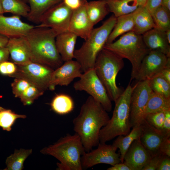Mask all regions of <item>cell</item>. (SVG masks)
Here are the masks:
<instances>
[{
  "label": "cell",
  "mask_w": 170,
  "mask_h": 170,
  "mask_svg": "<svg viewBox=\"0 0 170 170\" xmlns=\"http://www.w3.org/2000/svg\"><path fill=\"white\" fill-rule=\"evenodd\" d=\"M144 42L150 50L160 51L170 57V46L165 31L157 27L152 29L142 35Z\"/></svg>",
  "instance_id": "44dd1931"
},
{
  "label": "cell",
  "mask_w": 170,
  "mask_h": 170,
  "mask_svg": "<svg viewBox=\"0 0 170 170\" xmlns=\"http://www.w3.org/2000/svg\"><path fill=\"white\" fill-rule=\"evenodd\" d=\"M153 92L170 98V83L159 74L148 80Z\"/></svg>",
  "instance_id": "e575fe53"
},
{
  "label": "cell",
  "mask_w": 170,
  "mask_h": 170,
  "mask_svg": "<svg viewBox=\"0 0 170 170\" xmlns=\"http://www.w3.org/2000/svg\"><path fill=\"white\" fill-rule=\"evenodd\" d=\"M151 157L139 138L133 141L128 150L124 157L123 163L130 170H142Z\"/></svg>",
  "instance_id": "ac0fdd59"
},
{
  "label": "cell",
  "mask_w": 170,
  "mask_h": 170,
  "mask_svg": "<svg viewBox=\"0 0 170 170\" xmlns=\"http://www.w3.org/2000/svg\"><path fill=\"white\" fill-rule=\"evenodd\" d=\"M170 65V57L158 51L150 50L143 59L135 79L149 80Z\"/></svg>",
  "instance_id": "4fadbf2b"
},
{
  "label": "cell",
  "mask_w": 170,
  "mask_h": 170,
  "mask_svg": "<svg viewBox=\"0 0 170 170\" xmlns=\"http://www.w3.org/2000/svg\"><path fill=\"white\" fill-rule=\"evenodd\" d=\"M62 2L69 8L73 11L80 7L82 0H63Z\"/></svg>",
  "instance_id": "60d3db41"
},
{
  "label": "cell",
  "mask_w": 170,
  "mask_h": 170,
  "mask_svg": "<svg viewBox=\"0 0 170 170\" xmlns=\"http://www.w3.org/2000/svg\"><path fill=\"white\" fill-rule=\"evenodd\" d=\"M133 27V13L117 17L115 25L109 36L106 44L114 42L120 35L132 31Z\"/></svg>",
  "instance_id": "4316f807"
},
{
  "label": "cell",
  "mask_w": 170,
  "mask_h": 170,
  "mask_svg": "<svg viewBox=\"0 0 170 170\" xmlns=\"http://www.w3.org/2000/svg\"><path fill=\"white\" fill-rule=\"evenodd\" d=\"M52 110L60 115H65L71 112L74 108L72 98L65 94L57 95L50 104Z\"/></svg>",
  "instance_id": "4dcf8cb0"
},
{
  "label": "cell",
  "mask_w": 170,
  "mask_h": 170,
  "mask_svg": "<svg viewBox=\"0 0 170 170\" xmlns=\"http://www.w3.org/2000/svg\"><path fill=\"white\" fill-rule=\"evenodd\" d=\"M13 62L23 65L32 62L29 44L24 36L9 39L6 46Z\"/></svg>",
  "instance_id": "d6986e66"
},
{
  "label": "cell",
  "mask_w": 170,
  "mask_h": 170,
  "mask_svg": "<svg viewBox=\"0 0 170 170\" xmlns=\"http://www.w3.org/2000/svg\"><path fill=\"white\" fill-rule=\"evenodd\" d=\"M62 0H28L30 9L27 18L31 22L38 25L44 14Z\"/></svg>",
  "instance_id": "cb8c5ba5"
},
{
  "label": "cell",
  "mask_w": 170,
  "mask_h": 170,
  "mask_svg": "<svg viewBox=\"0 0 170 170\" xmlns=\"http://www.w3.org/2000/svg\"><path fill=\"white\" fill-rule=\"evenodd\" d=\"M166 37L168 43L170 44V29L165 31Z\"/></svg>",
  "instance_id": "f907efd6"
},
{
  "label": "cell",
  "mask_w": 170,
  "mask_h": 170,
  "mask_svg": "<svg viewBox=\"0 0 170 170\" xmlns=\"http://www.w3.org/2000/svg\"><path fill=\"white\" fill-rule=\"evenodd\" d=\"M141 132L140 141L151 157L161 153L160 148L163 141L170 135L149 124L144 119L140 124Z\"/></svg>",
  "instance_id": "9a60e30c"
},
{
  "label": "cell",
  "mask_w": 170,
  "mask_h": 170,
  "mask_svg": "<svg viewBox=\"0 0 170 170\" xmlns=\"http://www.w3.org/2000/svg\"><path fill=\"white\" fill-rule=\"evenodd\" d=\"M162 0H147L144 7L151 14L161 5Z\"/></svg>",
  "instance_id": "ab89813d"
},
{
  "label": "cell",
  "mask_w": 170,
  "mask_h": 170,
  "mask_svg": "<svg viewBox=\"0 0 170 170\" xmlns=\"http://www.w3.org/2000/svg\"><path fill=\"white\" fill-rule=\"evenodd\" d=\"M82 72L81 66L76 60L64 62L53 71L48 89L53 91L58 85L67 86L74 79L80 78Z\"/></svg>",
  "instance_id": "5bb4252c"
},
{
  "label": "cell",
  "mask_w": 170,
  "mask_h": 170,
  "mask_svg": "<svg viewBox=\"0 0 170 170\" xmlns=\"http://www.w3.org/2000/svg\"><path fill=\"white\" fill-rule=\"evenodd\" d=\"M117 18L110 16L99 27L94 28L81 47L75 49L74 58L83 73L94 68L97 57L106 44L116 23Z\"/></svg>",
  "instance_id": "3957f363"
},
{
  "label": "cell",
  "mask_w": 170,
  "mask_h": 170,
  "mask_svg": "<svg viewBox=\"0 0 170 170\" xmlns=\"http://www.w3.org/2000/svg\"><path fill=\"white\" fill-rule=\"evenodd\" d=\"M4 13L2 5L1 0H0V14H3Z\"/></svg>",
  "instance_id": "816d5d0a"
},
{
  "label": "cell",
  "mask_w": 170,
  "mask_h": 170,
  "mask_svg": "<svg viewBox=\"0 0 170 170\" xmlns=\"http://www.w3.org/2000/svg\"><path fill=\"white\" fill-rule=\"evenodd\" d=\"M107 170H130L129 168L123 162L116 164L108 168Z\"/></svg>",
  "instance_id": "f6af8a7d"
},
{
  "label": "cell",
  "mask_w": 170,
  "mask_h": 170,
  "mask_svg": "<svg viewBox=\"0 0 170 170\" xmlns=\"http://www.w3.org/2000/svg\"><path fill=\"white\" fill-rule=\"evenodd\" d=\"M80 79L73 84L74 89L86 92L99 103L108 112L112 109L111 100L94 68L83 72Z\"/></svg>",
  "instance_id": "ba28073f"
},
{
  "label": "cell",
  "mask_w": 170,
  "mask_h": 170,
  "mask_svg": "<svg viewBox=\"0 0 170 170\" xmlns=\"http://www.w3.org/2000/svg\"><path fill=\"white\" fill-rule=\"evenodd\" d=\"M161 5L170 11V0H162Z\"/></svg>",
  "instance_id": "c3c4849f"
},
{
  "label": "cell",
  "mask_w": 170,
  "mask_h": 170,
  "mask_svg": "<svg viewBox=\"0 0 170 170\" xmlns=\"http://www.w3.org/2000/svg\"><path fill=\"white\" fill-rule=\"evenodd\" d=\"M110 119L102 105L89 96L82 105L78 115L73 120L74 131L80 137L85 152L97 146L99 143L100 131Z\"/></svg>",
  "instance_id": "6da1fadb"
},
{
  "label": "cell",
  "mask_w": 170,
  "mask_h": 170,
  "mask_svg": "<svg viewBox=\"0 0 170 170\" xmlns=\"http://www.w3.org/2000/svg\"><path fill=\"white\" fill-rule=\"evenodd\" d=\"M170 110V98L166 97L153 92L144 110V117L149 113Z\"/></svg>",
  "instance_id": "f1b7e54d"
},
{
  "label": "cell",
  "mask_w": 170,
  "mask_h": 170,
  "mask_svg": "<svg viewBox=\"0 0 170 170\" xmlns=\"http://www.w3.org/2000/svg\"><path fill=\"white\" fill-rule=\"evenodd\" d=\"M9 56V51L6 47H0V64L7 61Z\"/></svg>",
  "instance_id": "ee69618b"
},
{
  "label": "cell",
  "mask_w": 170,
  "mask_h": 170,
  "mask_svg": "<svg viewBox=\"0 0 170 170\" xmlns=\"http://www.w3.org/2000/svg\"><path fill=\"white\" fill-rule=\"evenodd\" d=\"M4 13H9L27 18L30 11V7L22 0H1Z\"/></svg>",
  "instance_id": "f546056e"
},
{
  "label": "cell",
  "mask_w": 170,
  "mask_h": 170,
  "mask_svg": "<svg viewBox=\"0 0 170 170\" xmlns=\"http://www.w3.org/2000/svg\"><path fill=\"white\" fill-rule=\"evenodd\" d=\"M72 11L62 1L46 11L36 26L50 28L58 34L68 31Z\"/></svg>",
  "instance_id": "8fae6325"
},
{
  "label": "cell",
  "mask_w": 170,
  "mask_h": 170,
  "mask_svg": "<svg viewBox=\"0 0 170 170\" xmlns=\"http://www.w3.org/2000/svg\"><path fill=\"white\" fill-rule=\"evenodd\" d=\"M11 87L14 96L19 98L25 105L32 104L44 93L27 80L21 78H15Z\"/></svg>",
  "instance_id": "ffe728a7"
},
{
  "label": "cell",
  "mask_w": 170,
  "mask_h": 170,
  "mask_svg": "<svg viewBox=\"0 0 170 170\" xmlns=\"http://www.w3.org/2000/svg\"><path fill=\"white\" fill-rule=\"evenodd\" d=\"M16 65V71L10 76L26 80L44 92L48 88L54 69L33 62Z\"/></svg>",
  "instance_id": "9c48e42d"
},
{
  "label": "cell",
  "mask_w": 170,
  "mask_h": 170,
  "mask_svg": "<svg viewBox=\"0 0 170 170\" xmlns=\"http://www.w3.org/2000/svg\"><path fill=\"white\" fill-rule=\"evenodd\" d=\"M160 150L161 153L170 157V137L167 138L163 141Z\"/></svg>",
  "instance_id": "b9f144b4"
},
{
  "label": "cell",
  "mask_w": 170,
  "mask_h": 170,
  "mask_svg": "<svg viewBox=\"0 0 170 170\" xmlns=\"http://www.w3.org/2000/svg\"><path fill=\"white\" fill-rule=\"evenodd\" d=\"M8 40L7 37L0 34V47H6Z\"/></svg>",
  "instance_id": "7dc6e473"
},
{
  "label": "cell",
  "mask_w": 170,
  "mask_h": 170,
  "mask_svg": "<svg viewBox=\"0 0 170 170\" xmlns=\"http://www.w3.org/2000/svg\"><path fill=\"white\" fill-rule=\"evenodd\" d=\"M109 12L116 18L133 13L139 7L136 0H106Z\"/></svg>",
  "instance_id": "484cf974"
},
{
  "label": "cell",
  "mask_w": 170,
  "mask_h": 170,
  "mask_svg": "<svg viewBox=\"0 0 170 170\" xmlns=\"http://www.w3.org/2000/svg\"><path fill=\"white\" fill-rule=\"evenodd\" d=\"M159 74L169 83H170V65L164 68Z\"/></svg>",
  "instance_id": "bcb514c9"
},
{
  "label": "cell",
  "mask_w": 170,
  "mask_h": 170,
  "mask_svg": "<svg viewBox=\"0 0 170 170\" xmlns=\"http://www.w3.org/2000/svg\"><path fill=\"white\" fill-rule=\"evenodd\" d=\"M141 132L140 124L133 127L127 135H120L113 142L112 145L119 149L121 162H123L124 157L128 150L135 140L139 138Z\"/></svg>",
  "instance_id": "d4e9b609"
},
{
  "label": "cell",
  "mask_w": 170,
  "mask_h": 170,
  "mask_svg": "<svg viewBox=\"0 0 170 170\" xmlns=\"http://www.w3.org/2000/svg\"><path fill=\"white\" fill-rule=\"evenodd\" d=\"M97 146L96 149L85 152L82 155L81 162L82 169L99 164L112 166L121 162L120 154L116 153L117 148L112 144L100 142Z\"/></svg>",
  "instance_id": "7c38bea8"
},
{
  "label": "cell",
  "mask_w": 170,
  "mask_h": 170,
  "mask_svg": "<svg viewBox=\"0 0 170 170\" xmlns=\"http://www.w3.org/2000/svg\"><path fill=\"white\" fill-rule=\"evenodd\" d=\"M88 2L87 0H82L80 7L73 11L68 29V31L85 40L90 36L94 26L87 13Z\"/></svg>",
  "instance_id": "2e32d148"
},
{
  "label": "cell",
  "mask_w": 170,
  "mask_h": 170,
  "mask_svg": "<svg viewBox=\"0 0 170 170\" xmlns=\"http://www.w3.org/2000/svg\"><path fill=\"white\" fill-rule=\"evenodd\" d=\"M17 67L14 62L5 61L0 64V73L10 76L16 71Z\"/></svg>",
  "instance_id": "8d00e7d4"
},
{
  "label": "cell",
  "mask_w": 170,
  "mask_h": 170,
  "mask_svg": "<svg viewBox=\"0 0 170 170\" xmlns=\"http://www.w3.org/2000/svg\"><path fill=\"white\" fill-rule=\"evenodd\" d=\"M133 87L129 83L115 102L112 116L101 129L99 142H107L120 135H125L132 128L130 119V105Z\"/></svg>",
  "instance_id": "5b68a950"
},
{
  "label": "cell",
  "mask_w": 170,
  "mask_h": 170,
  "mask_svg": "<svg viewBox=\"0 0 170 170\" xmlns=\"http://www.w3.org/2000/svg\"><path fill=\"white\" fill-rule=\"evenodd\" d=\"M32 150L21 149L15 150L14 153L8 157L6 161L7 167L5 170H22L24 168V163L31 155Z\"/></svg>",
  "instance_id": "1f68e13d"
},
{
  "label": "cell",
  "mask_w": 170,
  "mask_h": 170,
  "mask_svg": "<svg viewBox=\"0 0 170 170\" xmlns=\"http://www.w3.org/2000/svg\"><path fill=\"white\" fill-rule=\"evenodd\" d=\"M160 130L165 134L170 135V110L165 111L164 120Z\"/></svg>",
  "instance_id": "f35d334b"
},
{
  "label": "cell",
  "mask_w": 170,
  "mask_h": 170,
  "mask_svg": "<svg viewBox=\"0 0 170 170\" xmlns=\"http://www.w3.org/2000/svg\"><path fill=\"white\" fill-rule=\"evenodd\" d=\"M151 15L156 27L166 31L170 29V11L161 5Z\"/></svg>",
  "instance_id": "d6a6232c"
},
{
  "label": "cell",
  "mask_w": 170,
  "mask_h": 170,
  "mask_svg": "<svg viewBox=\"0 0 170 170\" xmlns=\"http://www.w3.org/2000/svg\"><path fill=\"white\" fill-rule=\"evenodd\" d=\"M34 27L23 22L19 16L0 14V34L8 39L25 36Z\"/></svg>",
  "instance_id": "e0dca14e"
},
{
  "label": "cell",
  "mask_w": 170,
  "mask_h": 170,
  "mask_svg": "<svg viewBox=\"0 0 170 170\" xmlns=\"http://www.w3.org/2000/svg\"><path fill=\"white\" fill-rule=\"evenodd\" d=\"M138 3L139 6H144L147 0H136Z\"/></svg>",
  "instance_id": "681fc988"
},
{
  "label": "cell",
  "mask_w": 170,
  "mask_h": 170,
  "mask_svg": "<svg viewBox=\"0 0 170 170\" xmlns=\"http://www.w3.org/2000/svg\"><path fill=\"white\" fill-rule=\"evenodd\" d=\"M77 37L67 31L58 34L55 42L58 51L63 62L73 60Z\"/></svg>",
  "instance_id": "7402d4cb"
},
{
  "label": "cell",
  "mask_w": 170,
  "mask_h": 170,
  "mask_svg": "<svg viewBox=\"0 0 170 170\" xmlns=\"http://www.w3.org/2000/svg\"><path fill=\"white\" fill-rule=\"evenodd\" d=\"M133 13L134 27L132 31L142 35L156 27L151 14L144 6H139Z\"/></svg>",
  "instance_id": "603a6c76"
},
{
  "label": "cell",
  "mask_w": 170,
  "mask_h": 170,
  "mask_svg": "<svg viewBox=\"0 0 170 170\" xmlns=\"http://www.w3.org/2000/svg\"><path fill=\"white\" fill-rule=\"evenodd\" d=\"M85 152L79 136L67 134L53 145L41 150L43 154L52 156L59 161L57 170H82L81 158Z\"/></svg>",
  "instance_id": "277c9868"
},
{
  "label": "cell",
  "mask_w": 170,
  "mask_h": 170,
  "mask_svg": "<svg viewBox=\"0 0 170 170\" xmlns=\"http://www.w3.org/2000/svg\"><path fill=\"white\" fill-rule=\"evenodd\" d=\"M23 0V1L25 2L26 3L28 2V0Z\"/></svg>",
  "instance_id": "f5cc1de1"
},
{
  "label": "cell",
  "mask_w": 170,
  "mask_h": 170,
  "mask_svg": "<svg viewBox=\"0 0 170 170\" xmlns=\"http://www.w3.org/2000/svg\"><path fill=\"white\" fill-rule=\"evenodd\" d=\"M124 65L123 59L104 48L98 54L94 64V68L97 76L114 102L122 93L116 85V77Z\"/></svg>",
  "instance_id": "52a82bcc"
},
{
  "label": "cell",
  "mask_w": 170,
  "mask_h": 170,
  "mask_svg": "<svg viewBox=\"0 0 170 170\" xmlns=\"http://www.w3.org/2000/svg\"><path fill=\"white\" fill-rule=\"evenodd\" d=\"M165 111L152 113L146 115L144 119L154 128L161 129L164 120Z\"/></svg>",
  "instance_id": "d590c367"
},
{
  "label": "cell",
  "mask_w": 170,
  "mask_h": 170,
  "mask_svg": "<svg viewBox=\"0 0 170 170\" xmlns=\"http://www.w3.org/2000/svg\"><path fill=\"white\" fill-rule=\"evenodd\" d=\"M165 155L161 153L152 157L142 170H157L161 160Z\"/></svg>",
  "instance_id": "74e56055"
},
{
  "label": "cell",
  "mask_w": 170,
  "mask_h": 170,
  "mask_svg": "<svg viewBox=\"0 0 170 170\" xmlns=\"http://www.w3.org/2000/svg\"><path fill=\"white\" fill-rule=\"evenodd\" d=\"M86 10L88 17L94 26L103 20L109 12L106 0L88 2Z\"/></svg>",
  "instance_id": "83f0119b"
},
{
  "label": "cell",
  "mask_w": 170,
  "mask_h": 170,
  "mask_svg": "<svg viewBox=\"0 0 170 170\" xmlns=\"http://www.w3.org/2000/svg\"><path fill=\"white\" fill-rule=\"evenodd\" d=\"M26 117L25 115L18 114L11 110L0 107V128L3 130L10 131L17 119H24Z\"/></svg>",
  "instance_id": "836d02e7"
},
{
  "label": "cell",
  "mask_w": 170,
  "mask_h": 170,
  "mask_svg": "<svg viewBox=\"0 0 170 170\" xmlns=\"http://www.w3.org/2000/svg\"><path fill=\"white\" fill-rule=\"evenodd\" d=\"M170 157L165 155L161 160L156 170H170Z\"/></svg>",
  "instance_id": "7bdbcfd3"
},
{
  "label": "cell",
  "mask_w": 170,
  "mask_h": 170,
  "mask_svg": "<svg viewBox=\"0 0 170 170\" xmlns=\"http://www.w3.org/2000/svg\"><path fill=\"white\" fill-rule=\"evenodd\" d=\"M152 92L148 80L138 81L133 87L130 105L132 128L140 124L144 119V110Z\"/></svg>",
  "instance_id": "30bf717a"
},
{
  "label": "cell",
  "mask_w": 170,
  "mask_h": 170,
  "mask_svg": "<svg viewBox=\"0 0 170 170\" xmlns=\"http://www.w3.org/2000/svg\"><path fill=\"white\" fill-rule=\"evenodd\" d=\"M58 35L50 28L36 26L26 33L24 37L31 48L32 62L47 65L54 70L63 64L56 45Z\"/></svg>",
  "instance_id": "7a4b0ae2"
},
{
  "label": "cell",
  "mask_w": 170,
  "mask_h": 170,
  "mask_svg": "<svg viewBox=\"0 0 170 170\" xmlns=\"http://www.w3.org/2000/svg\"><path fill=\"white\" fill-rule=\"evenodd\" d=\"M104 48L130 61L132 67L131 80L135 79L143 59L150 51L144 44L142 35L133 31L123 34L115 42L106 44Z\"/></svg>",
  "instance_id": "8992f818"
}]
</instances>
